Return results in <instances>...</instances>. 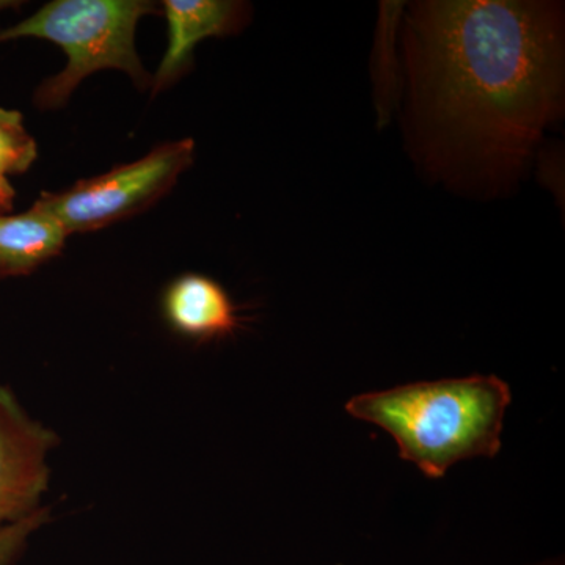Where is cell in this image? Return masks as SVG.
<instances>
[{
    "label": "cell",
    "instance_id": "cell-7",
    "mask_svg": "<svg viewBox=\"0 0 565 565\" xmlns=\"http://www.w3.org/2000/svg\"><path fill=\"white\" fill-rule=\"evenodd\" d=\"M161 313L169 329L196 343L223 340L241 327L225 288L206 275L184 274L163 289Z\"/></svg>",
    "mask_w": 565,
    "mask_h": 565
},
{
    "label": "cell",
    "instance_id": "cell-5",
    "mask_svg": "<svg viewBox=\"0 0 565 565\" xmlns=\"http://www.w3.org/2000/svg\"><path fill=\"white\" fill-rule=\"evenodd\" d=\"M57 444V435L33 422L0 385V526L39 511L50 482L46 455Z\"/></svg>",
    "mask_w": 565,
    "mask_h": 565
},
{
    "label": "cell",
    "instance_id": "cell-1",
    "mask_svg": "<svg viewBox=\"0 0 565 565\" xmlns=\"http://www.w3.org/2000/svg\"><path fill=\"white\" fill-rule=\"evenodd\" d=\"M419 98L449 139L489 162L525 158L561 93L559 29L539 3L419 9Z\"/></svg>",
    "mask_w": 565,
    "mask_h": 565
},
{
    "label": "cell",
    "instance_id": "cell-12",
    "mask_svg": "<svg viewBox=\"0 0 565 565\" xmlns=\"http://www.w3.org/2000/svg\"><path fill=\"white\" fill-rule=\"evenodd\" d=\"M20 6V2H11V0H0V11L7 9H14V7Z\"/></svg>",
    "mask_w": 565,
    "mask_h": 565
},
{
    "label": "cell",
    "instance_id": "cell-10",
    "mask_svg": "<svg viewBox=\"0 0 565 565\" xmlns=\"http://www.w3.org/2000/svg\"><path fill=\"white\" fill-rule=\"evenodd\" d=\"M50 520V509H39L33 514L9 525L0 526V565H13L24 553L29 537Z\"/></svg>",
    "mask_w": 565,
    "mask_h": 565
},
{
    "label": "cell",
    "instance_id": "cell-2",
    "mask_svg": "<svg viewBox=\"0 0 565 565\" xmlns=\"http://www.w3.org/2000/svg\"><path fill=\"white\" fill-rule=\"evenodd\" d=\"M511 401V388L497 375H471L360 394L345 411L382 427L396 441L401 459L438 479L457 462L500 452Z\"/></svg>",
    "mask_w": 565,
    "mask_h": 565
},
{
    "label": "cell",
    "instance_id": "cell-3",
    "mask_svg": "<svg viewBox=\"0 0 565 565\" xmlns=\"http://www.w3.org/2000/svg\"><path fill=\"white\" fill-rule=\"evenodd\" d=\"M152 13L158 9L147 0H54L28 20L0 31V44L41 39L65 51V68L35 92L39 109H58L96 71L120 70L140 88L151 84L137 54L136 29L141 18Z\"/></svg>",
    "mask_w": 565,
    "mask_h": 565
},
{
    "label": "cell",
    "instance_id": "cell-6",
    "mask_svg": "<svg viewBox=\"0 0 565 565\" xmlns=\"http://www.w3.org/2000/svg\"><path fill=\"white\" fill-rule=\"evenodd\" d=\"M169 29V44L158 73L152 77V95L172 87L192 65L200 41L232 33L243 24V3L226 0H166L162 2Z\"/></svg>",
    "mask_w": 565,
    "mask_h": 565
},
{
    "label": "cell",
    "instance_id": "cell-4",
    "mask_svg": "<svg viewBox=\"0 0 565 565\" xmlns=\"http://www.w3.org/2000/svg\"><path fill=\"white\" fill-rule=\"evenodd\" d=\"M195 158L192 139L152 148L131 163L77 181L63 192H43L33 206L46 212L65 233H90L125 221L167 195Z\"/></svg>",
    "mask_w": 565,
    "mask_h": 565
},
{
    "label": "cell",
    "instance_id": "cell-9",
    "mask_svg": "<svg viewBox=\"0 0 565 565\" xmlns=\"http://www.w3.org/2000/svg\"><path fill=\"white\" fill-rule=\"evenodd\" d=\"M39 158V147L18 110L0 107V177L28 172Z\"/></svg>",
    "mask_w": 565,
    "mask_h": 565
},
{
    "label": "cell",
    "instance_id": "cell-11",
    "mask_svg": "<svg viewBox=\"0 0 565 565\" xmlns=\"http://www.w3.org/2000/svg\"><path fill=\"white\" fill-rule=\"evenodd\" d=\"M14 196L17 191L10 184L9 178L0 177V215L10 214L13 211Z\"/></svg>",
    "mask_w": 565,
    "mask_h": 565
},
{
    "label": "cell",
    "instance_id": "cell-8",
    "mask_svg": "<svg viewBox=\"0 0 565 565\" xmlns=\"http://www.w3.org/2000/svg\"><path fill=\"white\" fill-rule=\"evenodd\" d=\"M68 234L46 212L0 215V278L32 274L61 255Z\"/></svg>",
    "mask_w": 565,
    "mask_h": 565
}]
</instances>
